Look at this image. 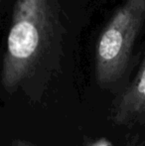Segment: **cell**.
<instances>
[{
  "instance_id": "1",
  "label": "cell",
  "mask_w": 145,
  "mask_h": 146,
  "mask_svg": "<svg viewBox=\"0 0 145 146\" xmlns=\"http://www.w3.org/2000/svg\"><path fill=\"white\" fill-rule=\"evenodd\" d=\"M64 38L59 0H16L0 73L4 90L48 77L59 66Z\"/></svg>"
},
{
  "instance_id": "2",
  "label": "cell",
  "mask_w": 145,
  "mask_h": 146,
  "mask_svg": "<svg viewBox=\"0 0 145 146\" xmlns=\"http://www.w3.org/2000/svg\"><path fill=\"white\" fill-rule=\"evenodd\" d=\"M145 23V0H125L101 32L95 46V80L105 88L125 73Z\"/></svg>"
},
{
  "instance_id": "3",
  "label": "cell",
  "mask_w": 145,
  "mask_h": 146,
  "mask_svg": "<svg viewBox=\"0 0 145 146\" xmlns=\"http://www.w3.org/2000/svg\"><path fill=\"white\" fill-rule=\"evenodd\" d=\"M145 110V51L137 76L121 94L113 110V122L127 124L138 119Z\"/></svg>"
},
{
  "instance_id": "4",
  "label": "cell",
  "mask_w": 145,
  "mask_h": 146,
  "mask_svg": "<svg viewBox=\"0 0 145 146\" xmlns=\"http://www.w3.org/2000/svg\"><path fill=\"white\" fill-rule=\"evenodd\" d=\"M11 146H37V145L33 144L32 142H29L27 140H24V139L15 138L12 140Z\"/></svg>"
},
{
  "instance_id": "5",
  "label": "cell",
  "mask_w": 145,
  "mask_h": 146,
  "mask_svg": "<svg viewBox=\"0 0 145 146\" xmlns=\"http://www.w3.org/2000/svg\"><path fill=\"white\" fill-rule=\"evenodd\" d=\"M93 146H111V144L107 142V140L101 139V140H99V142H97L95 144H93Z\"/></svg>"
},
{
  "instance_id": "6",
  "label": "cell",
  "mask_w": 145,
  "mask_h": 146,
  "mask_svg": "<svg viewBox=\"0 0 145 146\" xmlns=\"http://www.w3.org/2000/svg\"><path fill=\"white\" fill-rule=\"evenodd\" d=\"M138 119H139L140 121H143V122H145V110L143 111V113H142L141 115L138 117Z\"/></svg>"
}]
</instances>
